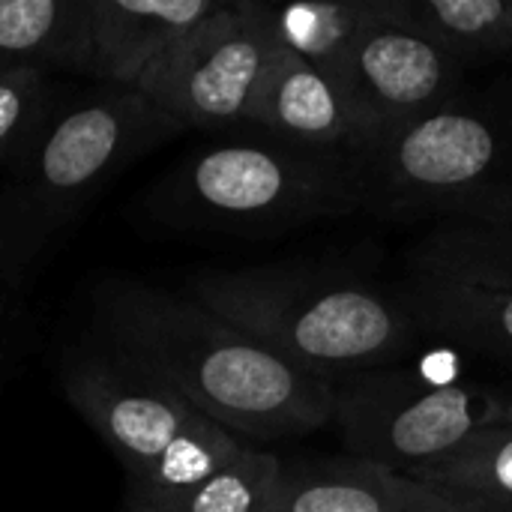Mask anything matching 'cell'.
Segmentation results:
<instances>
[{"mask_svg":"<svg viewBox=\"0 0 512 512\" xmlns=\"http://www.w3.org/2000/svg\"><path fill=\"white\" fill-rule=\"evenodd\" d=\"M93 321L108 354L144 369L243 444L303 438L333 423L336 381L291 366L186 297L108 285Z\"/></svg>","mask_w":512,"mask_h":512,"instance_id":"cell-1","label":"cell"},{"mask_svg":"<svg viewBox=\"0 0 512 512\" xmlns=\"http://www.w3.org/2000/svg\"><path fill=\"white\" fill-rule=\"evenodd\" d=\"M357 207L384 222L512 231V87H465L369 135L351 156Z\"/></svg>","mask_w":512,"mask_h":512,"instance_id":"cell-2","label":"cell"},{"mask_svg":"<svg viewBox=\"0 0 512 512\" xmlns=\"http://www.w3.org/2000/svg\"><path fill=\"white\" fill-rule=\"evenodd\" d=\"M186 300L327 381L396 366L429 339L402 288L345 270H204L189 279Z\"/></svg>","mask_w":512,"mask_h":512,"instance_id":"cell-3","label":"cell"},{"mask_svg":"<svg viewBox=\"0 0 512 512\" xmlns=\"http://www.w3.org/2000/svg\"><path fill=\"white\" fill-rule=\"evenodd\" d=\"M183 132L180 120L123 87L93 90L60 108L48 105L3 165L0 270L9 291L21 288L57 231L111 177Z\"/></svg>","mask_w":512,"mask_h":512,"instance_id":"cell-4","label":"cell"},{"mask_svg":"<svg viewBox=\"0 0 512 512\" xmlns=\"http://www.w3.org/2000/svg\"><path fill=\"white\" fill-rule=\"evenodd\" d=\"M156 201L162 219L222 231H282L360 210L348 156L279 138L192 153L159 186Z\"/></svg>","mask_w":512,"mask_h":512,"instance_id":"cell-5","label":"cell"},{"mask_svg":"<svg viewBox=\"0 0 512 512\" xmlns=\"http://www.w3.org/2000/svg\"><path fill=\"white\" fill-rule=\"evenodd\" d=\"M504 405L474 384L384 366L336 381L333 426L348 456L408 474L495 426Z\"/></svg>","mask_w":512,"mask_h":512,"instance_id":"cell-6","label":"cell"},{"mask_svg":"<svg viewBox=\"0 0 512 512\" xmlns=\"http://www.w3.org/2000/svg\"><path fill=\"white\" fill-rule=\"evenodd\" d=\"M276 45L273 6L222 0L144 69L135 93L186 129L246 123Z\"/></svg>","mask_w":512,"mask_h":512,"instance_id":"cell-7","label":"cell"},{"mask_svg":"<svg viewBox=\"0 0 512 512\" xmlns=\"http://www.w3.org/2000/svg\"><path fill=\"white\" fill-rule=\"evenodd\" d=\"M327 78L354 111L366 141L450 102L465 90L468 69L402 21L387 0H372L363 30Z\"/></svg>","mask_w":512,"mask_h":512,"instance_id":"cell-8","label":"cell"},{"mask_svg":"<svg viewBox=\"0 0 512 512\" xmlns=\"http://www.w3.org/2000/svg\"><path fill=\"white\" fill-rule=\"evenodd\" d=\"M60 384L75 414L126 468L129 483L183 435L213 423L162 381L108 351L66 357Z\"/></svg>","mask_w":512,"mask_h":512,"instance_id":"cell-9","label":"cell"},{"mask_svg":"<svg viewBox=\"0 0 512 512\" xmlns=\"http://www.w3.org/2000/svg\"><path fill=\"white\" fill-rule=\"evenodd\" d=\"M270 512H501L354 456L282 465Z\"/></svg>","mask_w":512,"mask_h":512,"instance_id":"cell-10","label":"cell"},{"mask_svg":"<svg viewBox=\"0 0 512 512\" xmlns=\"http://www.w3.org/2000/svg\"><path fill=\"white\" fill-rule=\"evenodd\" d=\"M246 123L270 129L279 141L342 156H351L363 141V126L333 81L282 42L258 84Z\"/></svg>","mask_w":512,"mask_h":512,"instance_id":"cell-11","label":"cell"},{"mask_svg":"<svg viewBox=\"0 0 512 512\" xmlns=\"http://www.w3.org/2000/svg\"><path fill=\"white\" fill-rule=\"evenodd\" d=\"M222 0H87L84 75L135 90L144 69Z\"/></svg>","mask_w":512,"mask_h":512,"instance_id":"cell-12","label":"cell"},{"mask_svg":"<svg viewBox=\"0 0 512 512\" xmlns=\"http://www.w3.org/2000/svg\"><path fill=\"white\" fill-rule=\"evenodd\" d=\"M402 291L429 339L512 363V285L411 267V282Z\"/></svg>","mask_w":512,"mask_h":512,"instance_id":"cell-13","label":"cell"},{"mask_svg":"<svg viewBox=\"0 0 512 512\" xmlns=\"http://www.w3.org/2000/svg\"><path fill=\"white\" fill-rule=\"evenodd\" d=\"M87 66V0H0V72Z\"/></svg>","mask_w":512,"mask_h":512,"instance_id":"cell-14","label":"cell"},{"mask_svg":"<svg viewBox=\"0 0 512 512\" xmlns=\"http://www.w3.org/2000/svg\"><path fill=\"white\" fill-rule=\"evenodd\" d=\"M390 9L456 57L474 66L512 57V0H387Z\"/></svg>","mask_w":512,"mask_h":512,"instance_id":"cell-15","label":"cell"},{"mask_svg":"<svg viewBox=\"0 0 512 512\" xmlns=\"http://www.w3.org/2000/svg\"><path fill=\"white\" fill-rule=\"evenodd\" d=\"M246 447L249 444L225 432L219 423H207L183 435L147 468L144 477L129 483L135 507L171 512L177 501H183L192 489H198L216 471L231 465Z\"/></svg>","mask_w":512,"mask_h":512,"instance_id":"cell-16","label":"cell"},{"mask_svg":"<svg viewBox=\"0 0 512 512\" xmlns=\"http://www.w3.org/2000/svg\"><path fill=\"white\" fill-rule=\"evenodd\" d=\"M408 477L465 495L492 510L512 512V423L477 432L450 456L408 471Z\"/></svg>","mask_w":512,"mask_h":512,"instance_id":"cell-17","label":"cell"},{"mask_svg":"<svg viewBox=\"0 0 512 512\" xmlns=\"http://www.w3.org/2000/svg\"><path fill=\"white\" fill-rule=\"evenodd\" d=\"M369 9L372 0L291 3L273 9V27L282 45H288L324 75H333L363 30Z\"/></svg>","mask_w":512,"mask_h":512,"instance_id":"cell-18","label":"cell"},{"mask_svg":"<svg viewBox=\"0 0 512 512\" xmlns=\"http://www.w3.org/2000/svg\"><path fill=\"white\" fill-rule=\"evenodd\" d=\"M411 267L471 282L512 285V231L435 228L414 246Z\"/></svg>","mask_w":512,"mask_h":512,"instance_id":"cell-19","label":"cell"},{"mask_svg":"<svg viewBox=\"0 0 512 512\" xmlns=\"http://www.w3.org/2000/svg\"><path fill=\"white\" fill-rule=\"evenodd\" d=\"M282 480V459L246 447L231 465L192 489L171 512H270Z\"/></svg>","mask_w":512,"mask_h":512,"instance_id":"cell-20","label":"cell"},{"mask_svg":"<svg viewBox=\"0 0 512 512\" xmlns=\"http://www.w3.org/2000/svg\"><path fill=\"white\" fill-rule=\"evenodd\" d=\"M48 105V69L18 66L0 72V168L36 129Z\"/></svg>","mask_w":512,"mask_h":512,"instance_id":"cell-21","label":"cell"},{"mask_svg":"<svg viewBox=\"0 0 512 512\" xmlns=\"http://www.w3.org/2000/svg\"><path fill=\"white\" fill-rule=\"evenodd\" d=\"M6 291H9V285H6L3 270H0V318H3V297H6Z\"/></svg>","mask_w":512,"mask_h":512,"instance_id":"cell-22","label":"cell"},{"mask_svg":"<svg viewBox=\"0 0 512 512\" xmlns=\"http://www.w3.org/2000/svg\"><path fill=\"white\" fill-rule=\"evenodd\" d=\"M498 423H512V399L504 405V411H501V420Z\"/></svg>","mask_w":512,"mask_h":512,"instance_id":"cell-23","label":"cell"},{"mask_svg":"<svg viewBox=\"0 0 512 512\" xmlns=\"http://www.w3.org/2000/svg\"><path fill=\"white\" fill-rule=\"evenodd\" d=\"M129 512H162V510H147V507H135V510Z\"/></svg>","mask_w":512,"mask_h":512,"instance_id":"cell-24","label":"cell"}]
</instances>
